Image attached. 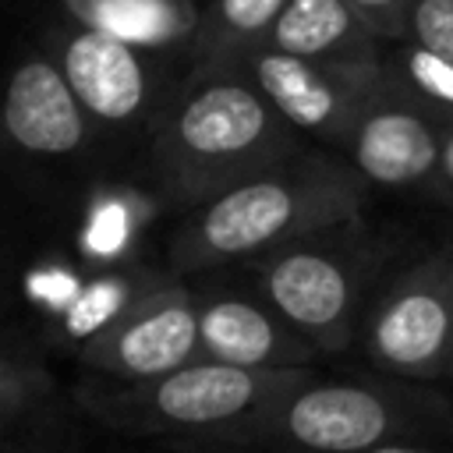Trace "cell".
Listing matches in <instances>:
<instances>
[{
    "mask_svg": "<svg viewBox=\"0 0 453 453\" xmlns=\"http://www.w3.org/2000/svg\"><path fill=\"white\" fill-rule=\"evenodd\" d=\"M439 248H442V255H446V265H449V276H453V234H449V237H446Z\"/></svg>",
    "mask_w": 453,
    "mask_h": 453,
    "instance_id": "25",
    "label": "cell"
},
{
    "mask_svg": "<svg viewBox=\"0 0 453 453\" xmlns=\"http://www.w3.org/2000/svg\"><path fill=\"white\" fill-rule=\"evenodd\" d=\"M156 453H251V449H237V446H223V442H209V439H166V442H159ZM361 453H453V446L442 439H435V442L400 439V442H382V446H372Z\"/></svg>",
    "mask_w": 453,
    "mask_h": 453,
    "instance_id": "21",
    "label": "cell"
},
{
    "mask_svg": "<svg viewBox=\"0 0 453 453\" xmlns=\"http://www.w3.org/2000/svg\"><path fill=\"white\" fill-rule=\"evenodd\" d=\"M81 372L110 379H149L202 357L195 283L170 273L120 322L74 350Z\"/></svg>",
    "mask_w": 453,
    "mask_h": 453,
    "instance_id": "8",
    "label": "cell"
},
{
    "mask_svg": "<svg viewBox=\"0 0 453 453\" xmlns=\"http://www.w3.org/2000/svg\"><path fill=\"white\" fill-rule=\"evenodd\" d=\"M74 393H64L46 365V340L7 322L0 336V449L60 446Z\"/></svg>",
    "mask_w": 453,
    "mask_h": 453,
    "instance_id": "13",
    "label": "cell"
},
{
    "mask_svg": "<svg viewBox=\"0 0 453 453\" xmlns=\"http://www.w3.org/2000/svg\"><path fill=\"white\" fill-rule=\"evenodd\" d=\"M432 198H446V195H453V124H446L442 127V152H439V166H435V177H432V184L425 188Z\"/></svg>",
    "mask_w": 453,
    "mask_h": 453,
    "instance_id": "23",
    "label": "cell"
},
{
    "mask_svg": "<svg viewBox=\"0 0 453 453\" xmlns=\"http://www.w3.org/2000/svg\"><path fill=\"white\" fill-rule=\"evenodd\" d=\"M142 226H145V202L134 191L110 188L88 202L78 244H81L85 258L96 265L124 262V258H131L127 251Z\"/></svg>",
    "mask_w": 453,
    "mask_h": 453,
    "instance_id": "19",
    "label": "cell"
},
{
    "mask_svg": "<svg viewBox=\"0 0 453 453\" xmlns=\"http://www.w3.org/2000/svg\"><path fill=\"white\" fill-rule=\"evenodd\" d=\"M319 368H241L195 357L173 372L149 379H110L81 372L71 389L78 411L99 428L127 439H195L237 425L273 396L287 393Z\"/></svg>",
    "mask_w": 453,
    "mask_h": 453,
    "instance_id": "5",
    "label": "cell"
},
{
    "mask_svg": "<svg viewBox=\"0 0 453 453\" xmlns=\"http://www.w3.org/2000/svg\"><path fill=\"white\" fill-rule=\"evenodd\" d=\"M198 304L202 357L241 365V368H315L326 354L255 287L191 276Z\"/></svg>",
    "mask_w": 453,
    "mask_h": 453,
    "instance_id": "9",
    "label": "cell"
},
{
    "mask_svg": "<svg viewBox=\"0 0 453 453\" xmlns=\"http://www.w3.org/2000/svg\"><path fill=\"white\" fill-rule=\"evenodd\" d=\"M74 25L106 28L145 50L180 46L195 39L198 7L195 0H60Z\"/></svg>",
    "mask_w": 453,
    "mask_h": 453,
    "instance_id": "16",
    "label": "cell"
},
{
    "mask_svg": "<svg viewBox=\"0 0 453 453\" xmlns=\"http://www.w3.org/2000/svg\"><path fill=\"white\" fill-rule=\"evenodd\" d=\"M354 347L372 365L411 382L453 379V276L442 248L400 255L375 287Z\"/></svg>",
    "mask_w": 453,
    "mask_h": 453,
    "instance_id": "6",
    "label": "cell"
},
{
    "mask_svg": "<svg viewBox=\"0 0 453 453\" xmlns=\"http://www.w3.org/2000/svg\"><path fill=\"white\" fill-rule=\"evenodd\" d=\"M297 149V131L241 67L195 71L152 113L149 131L156 191L173 209H191Z\"/></svg>",
    "mask_w": 453,
    "mask_h": 453,
    "instance_id": "2",
    "label": "cell"
},
{
    "mask_svg": "<svg viewBox=\"0 0 453 453\" xmlns=\"http://www.w3.org/2000/svg\"><path fill=\"white\" fill-rule=\"evenodd\" d=\"M442 205H446V209L453 212V195H446V198H442Z\"/></svg>",
    "mask_w": 453,
    "mask_h": 453,
    "instance_id": "26",
    "label": "cell"
},
{
    "mask_svg": "<svg viewBox=\"0 0 453 453\" xmlns=\"http://www.w3.org/2000/svg\"><path fill=\"white\" fill-rule=\"evenodd\" d=\"M382 67L403 99L432 113L442 127L453 124V60L418 46L414 39H389Z\"/></svg>",
    "mask_w": 453,
    "mask_h": 453,
    "instance_id": "18",
    "label": "cell"
},
{
    "mask_svg": "<svg viewBox=\"0 0 453 453\" xmlns=\"http://www.w3.org/2000/svg\"><path fill=\"white\" fill-rule=\"evenodd\" d=\"M170 276L152 269V265H142V262H110V265H99L92 276L81 280L78 294L67 301V308H60L57 315L46 319V347L60 343L67 350H78L85 347L88 340H96L99 333H106L113 322H120L145 294H152L163 280Z\"/></svg>",
    "mask_w": 453,
    "mask_h": 453,
    "instance_id": "14",
    "label": "cell"
},
{
    "mask_svg": "<svg viewBox=\"0 0 453 453\" xmlns=\"http://www.w3.org/2000/svg\"><path fill=\"white\" fill-rule=\"evenodd\" d=\"M57 64L96 124L127 127L152 113L156 74L145 46L106 28L78 25L64 35Z\"/></svg>",
    "mask_w": 453,
    "mask_h": 453,
    "instance_id": "11",
    "label": "cell"
},
{
    "mask_svg": "<svg viewBox=\"0 0 453 453\" xmlns=\"http://www.w3.org/2000/svg\"><path fill=\"white\" fill-rule=\"evenodd\" d=\"M283 7L287 0H212L198 14V28L191 39L195 71L234 67L244 53L265 46Z\"/></svg>",
    "mask_w": 453,
    "mask_h": 453,
    "instance_id": "17",
    "label": "cell"
},
{
    "mask_svg": "<svg viewBox=\"0 0 453 453\" xmlns=\"http://www.w3.org/2000/svg\"><path fill=\"white\" fill-rule=\"evenodd\" d=\"M251 453H361L400 439H453V393L386 372L326 379L311 372L248 418L195 435Z\"/></svg>",
    "mask_w": 453,
    "mask_h": 453,
    "instance_id": "3",
    "label": "cell"
},
{
    "mask_svg": "<svg viewBox=\"0 0 453 453\" xmlns=\"http://www.w3.org/2000/svg\"><path fill=\"white\" fill-rule=\"evenodd\" d=\"M241 67L276 106V113L301 134L343 145L361 110L389 85L382 57L372 60H319L273 46L244 53Z\"/></svg>",
    "mask_w": 453,
    "mask_h": 453,
    "instance_id": "7",
    "label": "cell"
},
{
    "mask_svg": "<svg viewBox=\"0 0 453 453\" xmlns=\"http://www.w3.org/2000/svg\"><path fill=\"white\" fill-rule=\"evenodd\" d=\"M92 127V113L57 60L28 57L14 67L4 96V131L14 149L35 159H67L88 145Z\"/></svg>",
    "mask_w": 453,
    "mask_h": 453,
    "instance_id": "12",
    "label": "cell"
},
{
    "mask_svg": "<svg viewBox=\"0 0 453 453\" xmlns=\"http://www.w3.org/2000/svg\"><path fill=\"white\" fill-rule=\"evenodd\" d=\"M368 188H428L442 152V124L386 85L340 145Z\"/></svg>",
    "mask_w": 453,
    "mask_h": 453,
    "instance_id": "10",
    "label": "cell"
},
{
    "mask_svg": "<svg viewBox=\"0 0 453 453\" xmlns=\"http://www.w3.org/2000/svg\"><path fill=\"white\" fill-rule=\"evenodd\" d=\"M365 205L368 180L347 159L297 149L184 209L166 241V269L191 280L248 265L301 234L365 212Z\"/></svg>",
    "mask_w": 453,
    "mask_h": 453,
    "instance_id": "1",
    "label": "cell"
},
{
    "mask_svg": "<svg viewBox=\"0 0 453 453\" xmlns=\"http://www.w3.org/2000/svg\"><path fill=\"white\" fill-rule=\"evenodd\" d=\"M403 39L453 60V0H411Z\"/></svg>",
    "mask_w": 453,
    "mask_h": 453,
    "instance_id": "20",
    "label": "cell"
},
{
    "mask_svg": "<svg viewBox=\"0 0 453 453\" xmlns=\"http://www.w3.org/2000/svg\"><path fill=\"white\" fill-rule=\"evenodd\" d=\"M354 4L386 39H403L407 35V7L411 0H347Z\"/></svg>",
    "mask_w": 453,
    "mask_h": 453,
    "instance_id": "22",
    "label": "cell"
},
{
    "mask_svg": "<svg viewBox=\"0 0 453 453\" xmlns=\"http://www.w3.org/2000/svg\"><path fill=\"white\" fill-rule=\"evenodd\" d=\"M396 262V241L357 212L301 234L244 269L326 357H336L354 347L357 322Z\"/></svg>",
    "mask_w": 453,
    "mask_h": 453,
    "instance_id": "4",
    "label": "cell"
},
{
    "mask_svg": "<svg viewBox=\"0 0 453 453\" xmlns=\"http://www.w3.org/2000/svg\"><path fill=\"white\" fill-rule=\"evenodd\" d=\"M0 453H85V449H71V446H4Z\"/></svg>",
    "mask_w": 453,
    "mask_h": 453,
    "instance_id": "24",
    "label": "cell"
},
{
    "mask_svg": "<svg viewBox=\"0 0 453 453\" xmlns=\"http://www.w3.org/2000/svg\"><path fill=\"white\" fill-rule=\"evenodd\" d=\"M389 42L347 0H287L265 46L319 60H372Z\"/></svg>",
    "mask_w": 453,
    "mask_h": 453,
    "instance_id": "15",
    "label": "cell"
}]
</instances>
